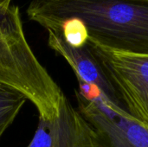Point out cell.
I'll list each match as a JSON object with an SVG mask.
<instances>
[{
    "label": "cell",
    "mask_w": 148,
    "mask_h": 147,
    "mask_svg": "<svg viewBox=\"0 0 148 147\" xmlns=\"http://www.w3.org/2000/svg\"><path fill=\"white\" fill-rule=\"evenodd\" d=\"M91 126L64 95L59 113L54 119H39L27 147H94Z\"/></svg>",
    "instance_id": "5b68a950"
},
{
    "label": "cell",
    "mask_w": 148,
    "mask_h": 147,
    "mask_svg": "<svg viewBox=\"0 0 148 147\" xmlns=\"http://www.w3.org/2000/svg\"><path fill=\"white\" fill-rule=\"evenodd\" d=\"M48 32L49 46L66 60L77 81L96 87L112 103L123 108L117 92L88 42L83 47L75 48L67 43L58 32Z\"/></svg>",
    "instance_id": "8992f818"
},
{
    "label": "cell",
    "mask_w": 148,
    "mask_h": 147,
    "mask_svg": "<svg viewBox=\"0 0 148 147\" xmlns=\"http://www.w3.org/2000/svg\"><path fill=\"white\" fill-rule=\"evenodd\" d=\"M26 13L44 29L78 19L87 28L88 42L148 56V0H31Z\"/></svg>",
    "instance_id": "6da1fadb"
},
{
    "label": "cell",
    "mask_w": 148,
    "mask_h": 147,
    "mask_svg": "<svg viewBox=\"0 0 148 147\" xmlns=\"http://www.w3.org/2000/svg\"><path fill=\"white\" fill-rule=\"evenodd\" d=\"M0 84L23 94L42 120L58 115L65 95L31 49L11 0H0Z\"/></svg>",
    "instance_id": "7a4b0ae2"
},
{
    "label": "cell",
    "mask_w": 148,
    "mask_h": 147,
    "mask_svg": "<svg viewBox=\"0 0 148 147\" xmlns=\"http://www.w3.org/2000/svg\"><path fill=\"white\" fill-rule=\"evenodd\" d=\"M77 109L91 126L94 147H148V128L95 86L78 81Z\"/></svg>",
    "instance_id": "3957f363"
},
{
    "label": "cell",
    "mask_w": 148,
    "mask_h": 147,
    "mask_svg": "<svg viewBox=\"0 0 148 147\" xmlns=\"http://www.w3.org/2000/svg\"><path fill=\"white\" fill-rule=\"evenodd\" d=\"M28 100L18 91L0 84V139Z\"/></svg>",
    "instance_id": "52a82bcc"
},
{
    "label": "cell",
    "mask_w": 148,
    "mask_h": 147,
    "mask_svg": "<svg viewBox=\"0 0 148 147\" xmlns=\"http://www.w3.org/2000/svg\"><path fill=\"white\" fill-rule=\"evenodd\" d=\"M88 44L118 94L124 110L148 128V56Z\"/></svg>",
    "instance_id": "277c9868"
}]
</instances>
